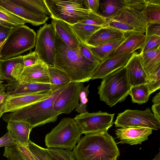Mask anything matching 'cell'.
<instances>
[{
    "mask_svg": "<svg viewBox=\"0 0 160 160\" xmlns=\"http://www.w3.org/2000/svg\"><path fill=\"white\" fill-rule=\"evenodd\" d=\"M56 88H60L54 87L50 84L16 81L8 82L7 84L6 92L10 96L15 97L39 93Z\"/></svg>",
    "mask_w": 160,
    "mask_h": 160,
    "instance_id": "15",
    "label": "cell"
},
{
    "mask_svg": "<svg viewBox=\"0 0 160 160\" xmlns=\"http://www.w3.org/2000/svg\"><path fill=\"white\" fill-rule=\"evenodd\" d=\"M0 8L13 14L26 22L37 26L44 24L49 17L39 14L22 7L11 0H0Z\"/></svg>",
    "mask_w": 160,
    "mask_h": 160,
    "instance_id": "12",
    "label": "cell"
},
{
    "mask_svg": "<svg viewBox=\"0 0 160 160\" xmlns=\"http://www.w3.org/2000/svg\"><path fill=\"white\" fill-rule=\"evenodd\" d=\"M114 115L101 111H87L77 115L73 119L82 134H86L108 131L113 125Z\"/></svg>",
    "mask_w": 160,
    "mask_h": 160,
    "instance_id": "10",
    "label": "cell"
},
{
    "mask_svg": "<svg viewBox=\"0 0 160 160\" xmlns=\"http://www.w3.org/2000/svg\"><path fill=\"white\" fill-rule=\"evenodd\" d=\"M129 95L131 96L133 103L142 104L148 101L150 94L146 84L131 87Z\"/></svg>",
    "mask_w": 160,
    "mask_h": 160,
    "instance_id": "32",
    "label": "cell"
},
{
    "mask_svg": "<svg viewBox=\"0 0 160 160\" xmlns=\"http://www.w3.org/2000/svg\"><path fill=\"white\" fill-rule=\"evenodd\" d=\"M148 23H160V0H147V4L142 11Z\"/></svg>",
    "mask_w": 160,
    "mask_h": 160,
    "instance_id": "30",
    "label": "cell"
},
{
    "mask_svg": "<svg viewBox=\"0 0 160 160\" xmlns=\"http://www.w3.org/2000/svg\"><path fill=\"white\" fill-rule=\"evenodd\" d=\"M48 68L50 84L52 86L60 88L71 82L70 79L62 70L54 66H48Z\"/></svg>",
    "mask_w": 160,
    "mask_h": 160,
    "instance_id": "31",
    "label": "cell"
},
{
    "mask_svg": "<svg viewBox=\"0 0 160 160\" xmlns=\"http://www.w3.org/2000/svg\"><path fill=\"white\" fill-rule=\"evenodd\" d=\"M16 143L8 131L0 138V147L12 145Z\"/></svg>",
    "mask_w": 160,
    "mask_h": 160,
    "instance_id": "49",
    "label": "cell"
},
{
    "mask_svg": "<svg viewBox=\"0 0 160 160\" xmlns=\"http://www.w3.org/2000/svg\"><path fill=\"white\" fill-rule=\"evenodd\" d=\"M152 160H160V152L155 156V157Z\"/></svg>",
    "mask_w": 160,
    "mask_h": 160,
    "instance_id": "54",
    "label": "cell"
},
{
    "mask_svg": "<svg viewBox=\"0 0 160 160\" xmlns=\"http://www.w3.org/2000/svg\"><path fill=\"white\" fill-rule=\"evenodd\" d=\"M79 49L81 53L86 58L93 62L100 63L86 44L80 43Z\"/></svg>",
    "mask_w": 160,
    "mask_h": 160,
    "instance_id": "44",
    "label": "cell"
},
{
    "mask_svg": "<svg viewBox=\"0 0 160 160\" xmlns=\"http://www.w3.org/2000/svg\"><path fill=\"white\" fill-rule=\"evenodd\" d=\"M125 37L113 42L95 47L88 46L98 60L101 62L114 52L126 38Z\"/></svg>",
    "mask_w": 160,
    "mask_h": 160,
    "instance_id": "27",
    "label": "cell"
},
{
    "mask_svg": "<svg viewBox=\"0 0 160 160\" xmlns=\"http://www.w3.org/2000/svg\"><path fill=\"white\" fill-rule=\"evenodd\" d=\"M152 129L147 128L131 127L122 128L115 130V134L120 142L131 145L141 144L148 139Z\"/></svg>",
    "mask_w": 160,
    "mask_h": 160,
    "instance_id": "16",
    "label": "cell"
},
{
    "mask_svg": "<svg viewBox=\"0 0 160 160\" xmlns=\"http://www.w3.org/2000/svg\"><path fill=\"white\" fill-rule=\"evenodd\" d=\"M61 88H54L48 91L33 94L15 97L9 96L7 101L5 113L14 112L47 98L54 92Z\"/></svg>",
    "mask_w": 160,
    "mask_h": 160,
    "instance_id": "14",
    "label": "cell"
},
{
    "mask_svg": "<svg viewBox=\"0 0 160 160\" xmlns=\"http://www.w3.org/2000/svg\"><path fill=\"white\" fill-rule=\"evenodd\" d=\"M132 54L108 57L101 62L92 76V79L103 78L116 70L124 67Z\"/></svg>",
    "mask_w": 160,
    "mask_h": 160,
    "instance_id": "19",
    "label": "cell"
},
{
    "mask_svg": "<svg viewBox=\"0 0 160 160\" xmlns=\"http://www.w3.org/2000/svg\"><path fill=\"white\" fill-rule=\"evenodd\" d=\"M101 12L99 13L107 20L112 19L125 7L124 0H103L100 4Z\"/></svg>",
    "mask_w": 160,
    "mask_h": 160,
    "instance_id": "26",
    "label": "cell"
},
{
    "mask_svg": "<svg viewBox=\"0 0 160 160\" xmlns=\"http://www.w3.org/2000/svg\"><path fill=\"white\" fill-rule=\"evenodd\" d=\"M5 41H4V42H3L0 41V50L2 48V47L3 45V44H4V43ZM0 58H1V56L0 55Z\"/></svg>",
    "mask_w": 160,
    "mask_h": 160,
    "instance_id": "55",
    "label": "cell"
},
{
    "mask_svg": "<svg viewBox=\"0 0 160 160\" xmlns=\"http://www.w3.org/2000/svg\"><path fill=\"white\" fill-rule=\"evenodd\" d=\"M4 147L3 156L10 160H26L23 152L18 143Z\"/></svg>",
    "mask_w": 160,
    "mask_h": 160,
    "instance_id": "35",
    "label": "cell"
},
{
    "mask_svg": "<svg viewBox=\"0 0 160 160\" xmlns=\"http://www.w3.org/2000/svg\"><path fill=\"white\" fill-rule=\"evenodd\" d=\"M131 87L124 67L102 78L98 88L100 99L111 107L123 102L129 95Z\"/></svg>",
    "mask_w": 160,
    "mask_h": 160,
    "instance_id": "4",
    "label": "cell"
},
{
    "mask_svg": "<svg viewBox=\"0 0 160 160\" xmlns=\"http://www.w3.org/2000/svg\"><path fill=\"white\" fill-rule=\"evenodd\" d=\"M34 51L40 61L48 66H54L56 46L55 32L52 23H45L37 31Z\"/></svg>",
    "mask_w": 160,
    "mask_h": 160,
    "instance_id": "9",
    "label": "cell"
},
{
    "mask_svg": "<svg viewBox=\"0 0 160 160\" xmlns=\"http://www.w3.org/2000/svg\"><path fill=\"white\" fill-rule=\"evenodd\" d=\"M26 22L9 12L0 8V23L10 26L24 25Z\"/></svg>",
    "mask_w": 160,
    "mask_h": 160,
    "instance_id": "34",
    "label": "cell"
},
{
    "mask_svg": "<svg viewBox=\"0 0 160 160\" xmlns=\"http://www.w3.org/2000/svg\"><path fill=\"white\" fill-rule=\"evenodd\" d=\"M146 39L143 33L131 34L126 39L117 49L108 57L127 54H132L136 50L141 49Z\"/></svg>",
    "mask_w": 160,
    "mask_h": 160,
    "instance_id": "24",
    "label": "cell"
},
{
    "mask_svg": "<svg viewBox=\"0 0 160 160\" xmlns=\"http://www.w3.org/2000/svg\"><path fill=\"white\" fill-rule=\"evenodd\" d=\"M153 104H160V92L157 93L152 100Z\"/></svg>",
    "mask_w": 160,
    "mask_h": 160,
    "instance_id": "52",
    "label": "cell"
},
{
    "mask_svg": "<svg viewBox=\"0 0 160 160\" xmlns=\"http://www.w3.org/2000/svg\"><path fill=\"white\" fill-rule=\"evenodd\" d=\"M39 56L35 51L23 56V62L24 68L34 65L39 61Z\"/></svg>",
    "mask_w": 160,
    "mask_h": 160,
    "instance_id": "45",
    "label": "cell"
},
{
    "mask_svg": "<svg viewBox=\"0 0 160 160\" xmlns=\"http://www.w3.org/2000/svg\"><path fill=\"white\" fill-rule=\"evenodd\" d=\"M44 150L48 160H58L49 152L47 148H44Z\"/></svg>",
    "mask_w": 160,
    "mask_h": 160,
    "instance_id": "53",
    "label": "cell"
},
{
    "mask_svg": "<svg viewBox=\"0 0 160 160\" xmlns=\"http://www.w3.org/2000/svg\"><path fill=\"white\" fill-rule=\"evenodd\" d=\"M114 123L116 127H135L155 130L160 128V120L149 108L144 111L126 110L118 114Z\"/></svg>",
    "mask_w": 160,
    "mask_h": 160,
    "instance_id": "8",
    "label": "cell"
},
{
    "mask_svg": "<svg viewBox=\"0 0 160 160\" xmlns=\"http://www.w3.org/2000/svg\"><path fill=\"white\" fill-rule=\"evenodd\" d=\"M146 37L150 36H160V23H148L145 29Z\"/></svg>",
    "mask_w": 160,
    "mask_h": 160,
    "instance_id": "46",
    "label": "cell"
},
{
    "mask_svg": "<svg viewBox=\"0 0 160 160\" xmlns=\"http://www.w3.org/2000/svg\"><path fill=\"white\" fill-rule=\"evenodd\" d=\"M82 133L73 119L63 118L45 137L47 148L72 150L81 138Z\"/></svg>",
    "mask_w": 160,
    "mask_h": 160,
    "instance_id": "5",
    "label": "cell"
},
{
    "mask_svg": "<svg viewBox=\"0 0 160 160\" xmlns=\"http://www.w3.org/2000/svg\"><path fill=\"white\" fill-rule=\"evenodd\" d=\"M14 27H10L0 23V41H5Z\"/></svg>",
    "mask_w": 160,
    "mask_h": 160,
    "instance_id": "48",
    "label": "cell"
},
{
    "mask_svg": "<svg viewBox=\"0 0 160 160\" xmlns=\"http://www.w3.org/2000/svg\"><path fill=\"white\" fill-rule=\"evenodd\" d=\"M56 54L54 66L63 72L71 82H87L100 63L86 58L79 50L67 45L55 31Z\"/></svg>",
    "mask_w": 160,
    "mask_h": 160,
    "instance_id": "1",
    "label": "cell"
},
{
    "mask_svg": "<svg viewBox=\"0 0 160 160\" xmlns=\"http://www.w3.org/2000/svg\"><path fill=\"white\" fill-rule=\"evenodd\" d=\"M125 37L126 36L125 34L121 32L104 26L95 32L86 44L88 46L95 47L113 42Z\"/></svg>",
    "mask_w": 160,
    "mask_h": 160,
    "instance_id": "20",
    "label": "cell"
},
{
    "mask_svg": "<svg viewBox=\"0 0 160 160\" xmlns=\"http://www.w3.org/2000/svg\"><path fill=\"white\" fill-rule=\"evenodd\" d=\"M18 143V144L20 148L23 152L25 160H32L30 157L29 152L28 148L22 145L19 143Z\"/></svg>",
    "mask_w": 160,
    "mask_h": 160,
    "instance_id": "51",
    "label": "cell"
},
{
    "mask_svg": "<svg viewBox=\"0 0 160 160\" xmlns=\"http://www.w3.org/2000/svg\"><path fill=\"white\" fill-rule=\"evenodd\" d=\"M124 67L131 87L147 84L148 76L141 63L139 53H133Z\"/></svg>",
    "mask_w": 160,
    "mask_h": 160,
    "instance_id": "13",
    "label": "cell"
},
{
    "mask_svg": "<svg viewBox=\"0 0 160 160\" xmlns=\"http://www.w3.org/2000/svg\"><path fill=\"white\" fill-rule=\"evenodd\" d=\"M150 94L160 88V69L148 78L147 84Z\"/></svg>",
    "mask_w": 160,
    "mask_h": 160,
    "instance_id": "42",
    "label": "cell"
},
{
    "mask_svg": "<svg viewBox=\"0 0 160 160\" xmlns=\"http://www.w3.org/2000/svg\"><path fill=\"white\" fill-rule=\"evenodd\" d=\"M0 80V118L5 113L7 100L10 96L6 92L7 84Z\"/></svg>",
    "mask_w": 160,
    "mask_h": 160,
    "instance_id": "41",
    "label": "cell"
},
{
    "mask_svg": "<svg viewBox=\"0 0 160 160\" xmlns=\"http://www.w3.org/2000/svg\"><path fill=\"white\" fill-rule=\"evenodd\" d=\"M52 18L64 21L71 25L88 17L91 10L86 9L83 0H44Z\"/></svg>",
    "mask_w": 160,
    "mask_h": 160,
    "instance_id": "7",
    "label": "cell"
},
{
    "mask_svg": "<svg viewBox=\"0 0 160 160\" xmlns=\"http://www.w3.org/2000/svg\"><path fill=\"white\" fill-rule=\"evenodd\" d=\"M100 2L99 0H83V4L86 9L97 12L100 7Z\"/></svg>",
    "mask_w": 160,
    "mask_h": 160,
    "instance_id": "47",
    "label": "cell"
},
{
    "mask_svg": "<svg viewBox=\"0 0 160 160\" xmlns=\"http://www.w3.org/2000/svg\"><path fill=\"white\" fill-rule=\"evenodd\" d=\"M107 19L98 12L91 11L88 18L81 22L88 24L105 26L107 23Z\"/></svg>",
    "mask_w": 160,
    "mask_h": 160,
    "instance_id": "38",
    "label": "cell"
},
{
    "mask_svg": "<svg viewBox=\"0 0 160 160\" xmlns=\"http://www.w3.org/2000/svg\"><path fill=\"white\" fill-rule=\"evenodd\" d=\"M72 152L76 160H117L120 155L116 143L107 131L85 134Z\"/></svg>",
    "mask_w": 160,
    "mask_h": 160,
    "instance_id": "2",
    "label": "cell"
},
{
    "mask_svg": "<svg viewBox=\"0 0 160 160\" xmlns=\"http://www.w3.org/2000/svg\"><path fill=\"white\" fill-rule=\"evenodd\" d=\"M36 34L27 26L14 27L0 51V59L14 58L33 48Z\"/></svg>",
    "mask_w": 160,
    "mask_h": 160,
    "instance_id": "6",
    "label": "cell"
},
{
    "mask_svg": "<svg viewBox=\"0 0 160 160\" xmlns=\"http://www.w3.org/2000/svg\"><path fill=\"white\" fill-rule=\"evenodd\" d=\"M23 56L4 60L0 59V80L18 81L24 68Z\"/></svg>",
    "mask_w": 160,
    "mask_h": 160,
    "instance_id": "18",
    "label": "cell"
},
{
    "mask_svg": "<svg viewBox=\"0 0 160 160\" xmlns=\"http://www.w3.org/2000/svg\"><path fill=\"white\" fill-rule=\"evenodd\" d=\"M52 23L55 31L68 46L79 50L80 42L74 33L71 25L60 20L52 18Z\"/></svg>",
    "mask_w": 160,
    "mask_h": 160,
    "instance_id": "23",
    "label": "cell"
},
{
    "mask_svg": "<svg viewBox=\"0 0 160 160\" xmlns=\"http://www.w3.org/2000/svg\"><path fill=\"white\" fill-rule=\"evenodd\" d=\"M152 109L153 114L160 120V104H153Z\"/></svg>",
    "mask_w": 160,
    "mask_h": 160,
    "instance_id": "50",
    "label": "cell"
},
{
    "mask_svg": "<svg viewBox=\"0 0 160 160\" xmlns=\"http://www.w3.org/2000/svg\"><path fill=\"white\" fill-rule=\"evenodd\" d=\"M126 8L142 11L145 7L147 0H124Z\"/></svg>",
    "mask_w": 160,
    "mask_h": 160,
    "instance_id": "43",
    "label": "cell"
},
{
    "mask_svg": "<svg viewBox=\"0 0 160 160\" xmlns=\"http://www.w3.org/2000/svg\"><path fill=\"white\" fill-rule=\"evenodd\" d=\"M71 26L80 43L85 44L95 32L103 27L82 22L76 23Z\"/></svg>",
    "mask_w": 160,
    "mask_h": 160,
    "instance_id": "28",
    "label": "cell"
},
{
    "mask_svg": "<svg viewBox=\"0 0 160 160\" xmlns=\"http://www.w3.org/2000/svg\"><path fill=\"white\" fill-rule=\"evenodd\" d=\"M83 87L82 82H71L66 86L54 102L53 108L58 115L70 113L76 108Z\"/></svg>",
    "mask_w": 160,
    "mask_h": 160,
    "instance_id": "11",
    "label": "cell"
},
{
    "mask_svg": "<svg viewBox=\"0 0 160 160\" xmlns=\"http://www.w3.org/2000/svg\"><path fill=\"white\" fill-rule=\"evenodd\" d=\"M66 86L56 91L47 98L5 114L2 117L3 120L7 122L12 121L24 122L28 123L32 129L55 122L58 115L53 108L54 102Z\"/></svg>",
    "mask_w": 160,
    "mask_h": 160,
    "instance_id": "3",
    "label": "cell"
},
{
    "mask_svg": "<svg viewBox=\"0 0 160 160\" xmlns=\"http://www.w3.org/2000/svg\"><path fill=\"white\" fill-rule=\"evenodd\" d=\"M141 63L148 78L160 69V47L139 54Z\"/></svg>",
    "mask_w": 160,
    "mask_h": 160,
    "instance_id": "25",
    "label": "cell"
},
{
    "mask_svg": "<svg viewBox=\"0 0 160 160\" xmlns=\"http://www.w3.org/2000/svg\"><path fill=\"white\" fill-rule=\"evenodd\" d=\"M113 20L119 21L135 28L145 30L148 24L142 11L125 8Z\"/></svg>",
    "mask_w": 160,
    "mask_h": 160,
    "instance_id": "21",
    "label": "cell"
},
{
    "mask_svg": "<svg viewBox=\"0 0 160 160\" xmlns=\"http://www.w3.org/2000/svg\"><path fill=\"white\" fill-rule=\"evenodd\" d=\"M48 66L39 61L24 68L18 81L28 82L50 84Z\"/></svg>",
    "mask_w": 160,
    "mask_h": 160,
    "instance_id": "17",
    "label": "cell"
},
{
    "mask_svg": "<svg viewBox=\"0 0 160 160\" xmlns=\"http://www.w3.org/2000/svg\"><path fill=\"white\" fill-rule=\"evenodd\" d=\"M26 148L29 152L30 155L32 160H48L44 148L30 140Z\"/></svg>",
    "mask_w": 160,
    "mask_h": 160,
    "instance_id": "36",
    "label": "cell"
},
{
    "mask_svg": "<svg viewBox=\"0 0 160 160\" xmlns=\"http://www.w3.org/2000/svg\"><path fill=\"white\" fill-rule=\"evenodd\" d=\"M90 84L83 87L79 95L80 103L76 108L75 111L79 113L87 112V103L88 102L87 97L89 93V88Z\"/></svg>",
    "mask_w": 160,
    "mask_h": 160,
    "instance_id": "40",
    "label": "cell"
},
{
    "mask_svg": "<svg viewBox=\"0 0 160 160\" xmlns=\"http://www.w3.org/2000/svg\"><path fill=\"white\" fill-rule=\"evenodd\" d=\"M49 152L58 160H76L72 150L58 148H47Z\"/></svg>",
    "mask_w": 160,
    "mask_h": 160,
    "instance_id": "37",
    "label": "cell"
},
{
    "mask_svg": "<svg viewBox=\"0 0 160 160\" xmlns=\"http://www.w3.org/2000/svg\"><path fill=\"white\" fill-rule=\"evenodd\" d=\"M7 122V130L15 142L27 147L30 141L29 135L32 129L30 125L21 121H10Z\"/></svg>",
    "mask_w": 160,
    "mask_h": 160,
    "instance_id": "22",
    "label": "cell"
},
{
    "mask_svg": "<svg viewBox=\"0 0 160 160\" xmlns=\"http://www.w3.org/2000/svg\"><path fill=\"white\" fill-rule=\"evenodd\" d=\"M113 28L123 32L127 37L131 34L143 33L145 30L135 28L126 23L113 19L107 20L105 26Z\"/></svg>",
    "mask_w": 160,
    "mask_h": 160,
    "instance_id": "33",
    "label": "cell"
},
{
    "mask_svg": "<svg viewBox=\"0 0 160 160\" xmlns=\"http://www.w3.org/2000/svg\"><path fill=\"white\" fill-rule=\"evenodd\" d=\"M160 47V36H150L146 37L144 44L140 53L149 51Z\"/></svg>",
    "mask_w": 160,
    "mask_h": 160,
    "instance_id": "39",
    "label": "cell"
},
{
    "mask_svg": "<svg viewBox=\"0 0 160 160\" xmlns=\"http://www.w3.org/2000/svg\"><path fill=\"white\" fill-rule=\"evenodd\" d=\"M13 2L34 12L51 17L44 0H12Z\"/></svg>",
    "mask_w": 160,
    "mask_h": 160,
    "instance_id": "29",
    "label": "cell"
}]
</instances>
